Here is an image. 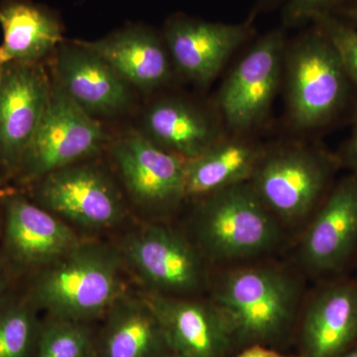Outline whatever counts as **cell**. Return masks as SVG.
<instances>
[{
  "label": "cell",
  "instance_id": "obj_4",
  "mask_svg": "<svg viewBox=\"0 0 357 357\" xmlns=\"http://www.w3.org/2000/svg\"><path fill=\"white\" fill-rule=\"evenodd\" d=\"M282 84L289 121L306 131L330 123L340 114L351 81L337 49L314 25L287 42Z\"/></svg>",
  "mask_w": 357,
  "mask_h": 357
},
{
  "label": "cell",
  "instance_id": "obj_12",
  "mask_svg": "<svg viewBox=\"0 0 357 357\" xmlns=\"http://www.w3.org/2000/svg\"><path fill=\"white\" fill-rule=\"evenodd\" d=\"M52 81L42 64H7L0 76V171L11 183L43 116Z\"/></svg>",
  "mask_w": 357,
  "mask_h": 357
},
{
  "label": "cell",
  "instance_id": "obj_25",
  "mask_svg": "<svg viewBox=\"0 0 357 357\" xmlns=\"http://www.w3.org/2000/svg\"><path fill=\"white\" fill-rule=\"evenodd\" d=\"M312 22L337 49L351 83L357 86V27L333 13L319 14Z\"/></svg>",
  "mask_w": 357,
  "mask_h": 357
},
{
  "label": "cell",
  "instance_id": "obj_20",
  "mask_svg": "<svg viewBox=\"0 0 357 357\" xmlns=\"http://www.w3.org/2000/svg\"><path fill=\"white\" fill-rule=\"evenodd\" d=\"M96 333L98 357H159L171 351L156 314L140 291L124 294Z\"/></svg>",
  "mask_w": 357,
  "mask_h": 357
},
{
  "label": "cell",
  "instance_id": "obj_16",
  "mask_svg": "<svg viewBox=\"0 0 357 357\" xmlns=\"http://www.w3.org/2000/svg\"><path fill=\"white\" fill-rule=\"evenodd\" d=\"M55 81L93 116L119 114L130 102V84L98 54L77 41L59 46Z\"/></svg>",
  "mask_w": 357,
  "mask_h": 357
},
{
  "label": "cell",
  "instance_id": "obj_13",
  "mask_svg": "<svg viewBox=\"0 0 357 357\" xmlns=\"http://www.w3.org/2000/svg\"><path fill=\"white\" fill-rule=\"evenodd\" d=\"M357 246V177L342 178L304 225L298 262L314 276L333 273Z\"/></svg>",
  "mask_w": 357,
  "mask_h": 357
},
{
  "label": "cell",
  "instance_id": "obj_2",
  "mask_svg": "<svg viewBox=\"0 0 357 357\" xmlns=\"http://www.w3.org/2000/svg\"><path fill=\"white\" fill-rule=\"evenodd\" d=\"M208 300L227 321L234 340L259 342L280 335L292 321L302 297L297 277L269 262L223 267L211 277Z\"/></svg>",
  "mask_w": 357,
  "mask_h": 357
},
{
  "label": "cell",
  "instance_id": "obj_18",
  "mask_svg": "<svg viewBox=\"0 0 357 357\" xmlns=\"http://www.w3.org/2000/svg\"><path fill=\"white\" fill-rule=\"evenodd\" d=\"M116 70L130 86L151 91L168 84L173 63L165 42L145 27L126 28L96 41H79Z\"/></svg>",
  "mask_w": 357,
  "mask_h": 357
},
{
  "label": "cell",
  "instance_id": "obj_15",
  "mask_svg": "<svg viewBox=\"0 0 357 357\" xmlns=\"http://www.w3.org/2000/svg\"><path fill=\"white\" fill-rule=\"evenodd\" d=\"M140 292L156 314L171 351L185 357H222L234 342L210 300Z\"/></svg>",
  "mask_w": 357,
  "mask_h": 357
},
{
  "label": "cell",
  "instance_id": "obj_10",
  "mask_svg": "<svg viewBox=\"0 0 357 357\" xmlns=\"http://www.w3.org/2000/svg\"><path fill=\"white\" fill-rule=\"evenodd\" d=\"M287 46L282 28L260 37L232 69L218 91L217 105L223 126L246 135L266 119L283 83Z\"/></svg>",
  "mask_w": 357,
  "mask_h": 357
},
{
  "label": "cell",
  "instance_id": "obj_29",
  "mask_svg": "<svg viewBox=\"0 0 357 357\" xmlns=\"http://www.w3.org/2000/svg\"><path fill=\"white\" fill-rule=\"evenodd\" d=\"M237 357H293L285 356L280 352L267 349L260 344H253Z\"/></svg>",
  "mask_w": 357,
  "mask_h": 357
},
{
  "label": "cell",
  "instance_id": "obj_30",
  "mask_svg": "<svg viewBox=\"0 0 357 357\" xmlns=\"http://www.w3.org/2000/svg\"><path fill=\"white\" fill-rule=\"evenodd\" d=\"M333 13L337 15L338 17L349 22V24L356 25L357 27V4L340 7V8L335 9Z\"/></svg>",
  "mask_w": 357,
  "mask_h": 357
},
{
  "label": "cell",
  "instance_id": "obj_7",
  "mask_svg": "<svg viewBox=\"0 0 357 357\" xmlns=\"http://www.w3.org/2000/svg\"><path fill=\"white\" fill-rule=\"evenodd\" d=\"M105 142L100 122L54 79L43 116L11 183L25 190L47 174L93 158Z\"/></svg>",
  "mask_w": 357,
  "mask_h": 357
},
{
  "label": "cell",
  "instance_id": "obj_14",
  "mask_svg": "<svg viewBox=\"0 0 357 357\" xmlns=\"http://www.w3.org/2000/svg\"><path fill=\"white\" fill-rule=\"evenodd\" d=\"M253 33V18L237 24L174 16L164 28V41L174 68L198 86H208Z\"/></svg>",
  "mask_w": 357,
  "mask_h": 357
},
{
  "label": "cell",
  "instance_id": "obj_23",
  "mask_svg": "<svg viewBox=\"0 0 357 357\" xmlns=\"http://www.w3.org/2000/svg\"><path fill=\"white\" fill-rule=\"evenodd\" d=\"M39 312L20 284L0 299V357H34Z\"/></svg>",
  "mask_w": 357,
  "mask_h": 357
},
{
  "label": "cell",
  "instance_id": "obj_24",
  "mask_svg": "<svg viewBox=\"0 0 357 357\" xmlns=\"http://www.w3.org/2000/svg\"><path fill=\"white\" fill-rule=\"evenodd\" d=\"M34 357H98L96 333L91 323L46 316Z\"/></svg>",
  "mask_w": 357,
  "mask_h": 357
},
{
  "label": "cell",
  "instance_id": "obj_6",
  "mask_svg": "<svg viewBox=\"0 0 357 357\" xmlns=\"http://www.w3.org/2000/svg\"><path fill=\"white\" fill-rule=\"evenodd\" d=\"M333 160L301 143L265 146L251 187L284 227L305 225L326 197Z\"/></svg>",
  "mask_w": 357,
  "mask_h": 357
},
{
  "label": "cell",
  "instance_id": "obj_17",
  "mask_svg": "<svg viewBox=\"0 0 357 357\" xmlns=\"http://www.w3.org/2000/svg\"><path fill=\"white\" fill-rule=\"evenodd\" d=\"M302 357H338L357 338V283L337 282L312 294L302 324Z\"/></svg>",
  "mask_w": 357,
  "mask_h": 357
},
{
  "label": "cell",
  "instance_id": "obj_1",
  "mask_svg": "<svg viewBox=\"0 0 357 357\" xmlns=\"http://www.w3.org/2000/svg\"><path fill=\"white\" fill-rule=\"evenodd\" d=\"M126 273L114 244L84 238L55 262L18 284L46 316L91 324L102 319L129 292Z\"/></svg>",
  "mask_w": 357,
  "mask_h": 357
},
{
  "label": "cell",
  "instance_id": "obj_28",
  "mask_svg": "<svg viewBox=\"0 0 357 357\" xmlns=\"http://www.w3.org/2000/svg\"><path fill=\"white\" fill-rule=\"evenodd\" d=\"M17 284L18 282L11 270L9 269L8 265L0 256V299L6 295L11 289L15 287Z\"/></svg>",
  "mask_w": 357,
  "mask_h": 357
},
{
  "label": "cell",
  "instance_id": "obj_27",
  "mask_svg": "<svg viewBox=\"0 0 357 357\" xmlns=\"http://www.w3.org/2000/svg\"><path fill=\"white\" fill-rule=\"evenodd\" d=\"M342 160L345 166L352 171V175L357 177V115L351 136L342 150Z\"/></svg>",
  "mask_w": 357,
  "mask_h": 357
},
{
  "label": "cell",
  "instance_id": "obj_31",
  "mask_svg": "<svg viewBox=\"0 0 357 357\" xmlns=\"http://www.w3.org/2000/svg\"><path fill=\"white\" fill-rule=\"evenodd\" d=\"M9 180L6 177L3 173L0 171V229H1L2 223V196L3 192L6 191L7 187H8Z\"/></svg>",
  "mask_w": 357,
  "mask_h": 357
},
{
  "label": "cell",
  "instance_id": "obj_3",
  "mask_svg": "<svg viewBox=\"0 0 357 357\" xmlns=\"http://www.w3.org/2000/svg\"><path fill=\"white\" fill-rule=\"evenodd\" d=\"M195 202L189 236L210 265L227 267L255 261L283 241L285 227L249 182Z\"/></svg>",
  "mask_w": 357,
  "mask_h": 357
},
{
  "label": "cell",
  "instance_id": "obj_19",
  "mask_svg": "<svg viewBox=\"0 0 357 357\" xmlns=\"http://www.w3.org/2000/svg\"><path fill=\"white\" fill-rule=\"evenodd\" d=\"M222 124V119L196 103L167 98L147 109L141 132L167 151L190 160L225 135Z\"/></svg>",
  "mask_w": 357,
  "mask_h": 357
},
{
  "label": "cell",
  "instance_id": "obj_26",
  "mask_svg": "<svg viewBox=\"0 0 357 357\" xmlns=\"http://www.w3.org/2000/svg\"><path fill=\"white\" fill-rule=\"evenodd\" d=\"M342 0H289L283 13V22L288 27L306 24L319 14L333 13Z\"/></svg>",
  "mask_w": 357,
  "mask_h": 357
},
{
  "label": "cell",
  "instance_id": "obj_34",
  "mask_svg": "<svg viewBox=\"0 0 357 357\" xmlns=\"http://www.w3.org/2000/svg\"><path fill=\"white\" fill-rule=\"evenodd\" d=\"M2 67H3V66H2L1 64H0V76H1Z\"/></svg>",
  "mask_w": 357,
  "mask_h": 357
},
{
  "label": "cell",
  "instance_id": "obj_35",
  "mask_svg": "<svg viewBox=\"0 0 357 357\" xmlns=\"http://www.w3.org/2000/svg\"><path fill=\"white\" fill-rule=\"evenodd\" d=\"M263 1H268V0H263Z\"/></svg>",
  "mask_w": 357,
  "mask_h": 357
},
{
  "label": "cell",
  "instance_id": "obj_33",
  "mask_svg": "<svg viewBox=\"0 0 357 357\" xmlns=\"http://www.w3.org/2000/svg\"><path fill=\"white\" fill-rule=\"evenodd\" d=\"M338 357H357V347L356 349H352V351L344 352V354H342V356Z\"/></svg>",
  "mask_w": 357,
  "mask_h": 357
},
{
  "label": "cell",
  "instance_id": "obj_9",
  "mask_svg": "<svg viewBox=\"0 0 357 357\" xmlns=\"http://www.w3.org/2000/svg\"><path fill=\"white\" fill-rule=\"evenodd\" d=\"M0 256L18 283L49 266L83 237L23 190L7 187L2 196Z\"/></svg>",
  "mask_w": 357,
  "mask_h": 357
},
{
  "label": "cell",
  "instance_id": "obj_5",
  "mask_svg": "<svg viewBox=\"0 0 357 357\" xmlns=\"http://www.w3.org/2000/svg\"><path fill=\"white\" fill-rule=\"evenodd\" d=\"M114 245L144 292L196 298L210 287V264L191 237L164 222L142 223Z\"/></svg>",
  "mask_w": 357,
  "mask_h": 357
},
{
  "label": "cell",
  "instance_id": "obj_32",
  "mask_svg": "<svg viewBox=\"0 0 357 357\" xmlns=\"http://www.w3.org/2000/svg\"><path fill=\"white\" fill-rule=\"evenodd\" d=\"M159 357H185L182 356V354H177V352L173 351H167L166 354H162L161 356Z\"/></svg>",
  "mask_w": 357,
  "mask_h": 357
},
{
  "label": "cell",
  "instance_id": "obj_22",
  "mask_svg": "<svg viewBox=\"0 0 357 357\" xmlns=\"http://www.w3.org/2000/svg\"><path fill=\"white\" fill-rule=\"evenodd\" d=\"M0 64H41L63 43L60 21L46 7L28 0L0 2Z\"/></svg>",
  "mask_w": 357,
  "mask_h": 357
},
{
  "label": "cell",
  "instance_id": "obj_21",
  "mask_svg": "<svg viewBox=\"0 0 357 357\" xmlns=\"http://www.w3.org/2000/svg\"><path fill=\"white\" fill-rule=\"evenodd\" d=\"M264 150V145L248 135H223L203 153L185 161L187 199L196 201L249 182Z\"/></svg>",
  "mask_w": 357,
  "mask_h": 357
},
{
  "label": "cell",
  "instance_id": "obj_11",
  "mask_svg": "<svg viewBox=\"0 0 357 357\" xmlns=\"http://www.w3.org/2000/svg\"><path fill=\"white\" fill-rule=\"evenodd\" d=\"M110 151L129 198L150 222H163L187 201V160L155 144L141 131L121 136Z\"/></svg>",
  "mask_w": 357,
  "mask_h": 357
},
{
  "label": "cell",
  "instance_id": "obj_8",
  "mask_svg": "<svg viewBox=\"0 0 357 357\" xmlns=\"http://www.w3.org/2000/svg\"><path fill=\"white\" fill-rule=\"evenodd\" d=\"M23 191L75 230L107 231L128 217L123 192L114 178L88 160L47 174Z\"/></svg>",
  "mask_w": 357,
  "mask_h": 357
}]
</instances>
